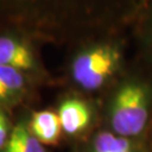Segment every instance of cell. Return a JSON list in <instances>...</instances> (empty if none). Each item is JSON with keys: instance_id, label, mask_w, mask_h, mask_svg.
Listing matches in <instances>:
<instances>
[{"instance_id": "8", "label": "cell", "mask_w": 152, "mask_h": 152, "mask_svg": "<svg viewBox=\"0 0 152 152\" xmlns=\"http://www.w3.org/2000/svg\"><path fill=\"white\" fill-rule=\"evenodd\" d=\"M137 45L139 65L152 78V0H148L131 28Z\"/></svg>"}, {"instance_id": "7", "label": "cell", "mask_w": 152, "mask_h": 152, "mask_svg": "<svg viewBox=\"0 0 152 152\" xmlns=\"http://www.w3.org/2000/svg\"><path fill=\"white\" fill-rule=\"evenodd\" d=\"M29 131L45 147L58 144L63 135L59 115L55 109H39L27 114Z\"/></svg>"}, {"instance_id": "4", "label": "cell", "mask_w": 152, "mask_h": 152, "mask_svg": "<svg viewBox=\"0 0 152 152\" xmlns=\"http://www.w3.org/2000/svg\"><path fill=\"white\" fill-rule=\"evenodd\" d=\"M42 45L23 33H0V66L20 71L32 77L41 86L49 85L53 81V77L41 54Z\"/></svg>"}, {"instance_id": "3", "label": "cell", "mask_w": 152, "mask_h": 152, "mask_svg": "<svg viewBox=\"0 0 152 152\" xmlns=\"http://www.w3.org/2000/svg\"><path fill=\"white\" fill-rule=\"evenodd\" d=\"M106 130L140 140L152 116V78L137 64L124 73L104 94Z\"/></svg>"}, {"instance_id": "6", "label": "cell", "mask_w": 152, "mask_h": 152, "mask_svg": "<svg viewBox=\"0 0 152 152\" xmlns=\"http://www.w3.org/2000/svg\"><path fill=\"white\" fill-rule=\"evenodd\" d=\"M41 85L20 71L0 66V108L10 112L26 106Z\"/></svg>"}, {"instance_id": "5", "label": "cell", "mask_w": 152, "mask_h": 152, "mask_svg": "<svg viewBox=\"0 0 152 152\" xmlns=\"http://www.w3.org/2000/svg\"><path fill=\"white\" fill-rule=\"evenodd\" d=\"M55 110L60 118L63 135L71 139L86 134L97 116L94 98L72 90L60 98Z\"/></svg>"}, {"instance_id": "9", "label": "cell", "mask_w": 152, "mask_h": 152, "mask_svg": "<svg viewBox=\"0 0 152 152\" xmlns=\"http://www.w3.org/2000/svg\"><path fill=\"white\" fill-rule=\"evenodd\" d=\"M80 152H147L139 140L127 139L110 131L95 132L85 143Z\"/></svg>"}, {"instance_id": "11", "label": "cell", "mask_w": 152, "mask_h": 152, "mask_svg": "<svg viewBox=\"0 0 152 152\" xmlns=\"http://www.w3.org/2000/svg\"><path fill=\"white\" fill-rule=\"evenodd\" d=\"M14 122L9 116V112L0 108V150L4 149L12 132Z\"/></svg>"}, {"instance_id": "1", "label": "cell", "mask_w": 152, "mask_h": 152, "mask_svg": "<svg viewBox=\"0 0 152 152\" xmlns=\"http://www.w3.org/2000/svg\"><path fill=\"white\" fill-rule=\"evenodd\" d=\"M148 0H0V33L69 46L131 31Z\"/></svg>"}, {"instance_id": "2", "label": "cell", "mask_w": 152, "mask_h": 152, "mask_svg": "<svg viewBox=\"0 0 152 152\" xmlns=\"http://www.w3.org/2000/svg\"><path fill=\"white\" fill-rule=\"evenodd\" d=\"M126 69V33L104 35L71 48L65 80L69 90L94 97L104 95Z\"/></svg>"}, {"instance_id": "10", "label": "cell", "mask_w": 152, "mask_h": 152, "mask_svg": "<svg viewBox=\"0 0 152 152\" xmlns=\"http://www.w3.org/2000/svg\"><path fill=\"white\" fill-rule=\"evenodd\" d=\"M0 152H49L48 147L43 145L29 131L27 114H23L14 122L12 132L4 149Z\"/></svg>"}]
</instances>
